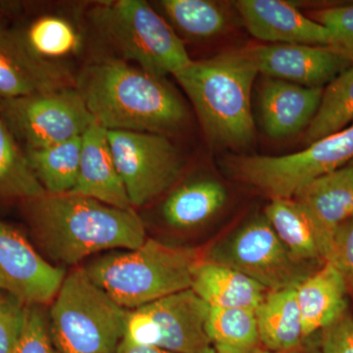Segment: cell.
<instances>
[{
    "mask_svg": "<svg viewBox=\"0 0 353 353\" xmlns=\"http://www.w3.org/2000/svg\"><path fill=\"white\" fill-rule=\"evenodd\" d=\"M82 152V137L48 148L26 150L32 172L48 194H70L75 188Z\"/></svg>",
    "mask_w": 353,
    "mask_h": 353,
    "instance_id": "cell-25",
    "label": "cell"
},
{
    "mask_svg": "<svg viewBox=\"0 0 353 353\" xmlns=\"http://www.w3.org/2000/svg\"><path fill=\"white\" fill-rule=\"evenodd\" d=\"M306 339L317 336L348 309V290L336 265L327 262L296 288Z\"/></svg>",
    "mask_w": 353,
    "mask_h": 353,
    "instance_id": "cell-19",
    "label": "cell"
},
{
    "mask_svg": "<svg viewBox=\"0 0 353 353\" xmlns=\"http://www.w3.org/2000/svg\"><path fill=\"white\" fill-rule=\"evenodd\" d=\"M0 117L26 150L82 137L95 122L75 87L0 99Z\"/></svg>",
    "mask_w": 353,
    "mask_h": 353,
    "instance_id": "cell-9",
    "label": "cell"
},
{
    "mask_svg": "<svg viewBox=\"0 0 353 353\" xmlns=\"http://www.w3.org/2000/svg\"><path fill=\"white\" fill-rule=\"evenodd\" d=\"M201 259L194 248L146 239L137 250L105 255L83 268L121 307L134 310L190 289L192 272Z\"/></svg>",
    "mask_w": 353,
    "mask_h": 353,
    "instance_id": "cell-4",
    "label": "cell"
},
{
    "mask_svg": "<svg viewBox=\"0 0 353 353\" xmlns=\"http://www.w3.org/2000/svg\"><path fill=\"white\" fill-rule=\"evenodd\" d=\"M90 22L125 61L166 78L192 63L183 39L161 13L143 0L95 4Z\"/></svg>",
    "mask_w": 353,
    "mask_h": 353,
    "instance_id": "cell-5",
    "label": "cell"
},
{
    "mask_svg": "<svg viewBox=\"0 0 353 353\" xmlns=\"http://www.w3.org/2000/svg\"><path fill=\"white\" fill-rule=\"evenodd\" d=\"M260 345L270 352L290 353L310 345L303 331L296 289L267 292L255 310Z\"/></svg>",
    "mask_w": 353,
    "mask_h": 353,
    "instance_id": "cell-21",
    "label": "cell"
},
{
    "mask_svg": "<svg viewBox=\"0 0 353 353\" xmlns=\"http://www.w3.org/2000/svg\"><path fill=\"white\" fill-rule=\"evenodd\" d=\"M309 17L328 30V48L353 64V3L323 7Z\"/></svg>",
    "mask_w": 353,
    "mask_h": 353,
    "instance_id": "cell-30",
    "label": "cell"
},
{
    "mask_svg": "<svg viewBox=\"0 0 353 353\" xmlns=\"http://www.w3.org/2000/svg\"><path fill=\"white\" fill-rule=\"evenodd\" d=\"M320 352V347H319V343L318 345H314L313 347L312 343H310V345H307V347H304L303 350H297V352H290V353H318ZM203 353H217L215 352L214 350H213L212 347L208 348L206 352H204ZM252 353H277V352H270V350H266V348L259 347L257 348V350H255L254 352H252Z\"/></svg>",
    "mask_w": 353,
    "mask_h": 353,
    "instance_id": "cell-36",
    "label": "cell"
},
{
    "mask_svg": "<svg viewBox=\"0 0 353 353\" xmlns=\"http://www.w3.org/2000/svg\"><path fill=\"white\" fill-rule=\"evenodd\" d=\"M75 88L95 122L108 131L173 134L189 111L166 79L111 57L95 58L75 78Z\"/></svg>",
    "mask_w": 353,
    "mask_h": 353,
    "instance_id": "cell-1",
    "label": "cell"
},
{
    "mask_svg": "<svg viewBox=\"0 0 353 353\" xmlns=\"http://www.w3.org/2000/svg\"><path fill=\"white\" fill-rule=\"evenodd\" d=\"M227 201L224 185L213 179L183 183L167 197L162 208L164 220L176 229H190L211 219Z\"/></svg>",
    "mask_w": 353,
    "mask_h": 353,
    "instance_id": "cell-23",
    "label": "cell"
},
{
    "mask_svg": "<svg viewBox=\"0 0 353 353\" xmlns=\"http://www.w3.org/2000/svg\"><path fill=\"white\" fill-rule=\"evenodd\" d=\"M25 304L0 290V353H12L25 319Z\"/></svg>",
    "mask_w": 353,
    "mask_h": 353,
    "instance_id": "cell-32",
    "label": "cell"
},
{
    "mask_svg": "<svg viewBox=\"0 0 353 353\" xmlns=\"http://www.w3.org/2000/svg\"><path fill=\"white\" fill-rule=\"evenodd\" d=\"M190 289L209 307L256 310L268 290L231 267L202 259L192 272Z\"/></svg>",
    "mask_w": 353,
    "mask_h": 353,
    "instance_id": "cell-20",
    "label": "cell"
},
{
    "mask_svg": "<svg viewBox=\"0 0 353 353\" xmlns=\"http://www.w3.org/2000/svg\"><path fill=\"white\" fill-rule=\"evenodd\" d=\"M323 90L264 77L259 101L265 132L282 139L305 131L321 103Z\"/></svg>",
    "mask_w": 353,
    "mask_h": 353,
    "instance_id": "cell-16",
    "label": "cell"
},
{
    "mask_svg": "<svg viewBox=\"0 0 353 353\" xmlns=\"http://www.w3.org/2000/svg\"><path fill=\"white\" fill-rule=\"evenodd\" d=\"M46 194L26 153L0 117V199L28 201Z\"/></svg>",
    "mask_w": 353,
    "mask_h": 353,
    "instance_id": "cell-28",
    "label": "cell"
},
{
    "mask_svg": "<svg viewBox=\"0 0 353 353\" xmlns=\"http://www.w3.org/2000/svg\"><path fill=\"white\" fill-rule=\"evenodd\" d=\"M66 277L36 252L17 230L0 222V290L25 305L51 303Z\"/></svg>",
    "mask_w": 353,
    "mask_h": 353,
    "instance_id": "cell-12",
    "label": "cell"
},
{
    "mask_svg": "<svg viewBox=\"0 0 353 353\" xmlns=\"http://www.w3.org/2000/svg\"><path fill=\"white\" fill-rule=\"evenodd\" d=\"M257 75L245 48L192 60L174 77L196 109L209 141L218 148L243 150L255 139L250 99Z\"/></svg>",
    "mask_w": 353,
    "mask_h": 353,
    "instance_id": "cell-3",
    "label": "cell"
},
{
    "mask_svg": "<svg viewBox=\"0 0 353 353\" xmlns=\"http://www.w3.org/2000/svg\"><path fill=\"white\" fill-rule=\"evenodd\" d=\"M75 87L68 67L39 57L24 32L0 22V99Z\"/></svg>",
    "mask_w": 353,
    "mask_h": 353,
    "instance_id": "cell-13",
    "label": "cell"
},
{
    "mask_svg": "<svg viewBox=\"0 0 353 353\" xmlns=\"http://www.w3.org/2000/svg\"><path fill=\"white\" fill-rule=\"evenodd\" d=\"M205 332L217 353H252L260 345L255 310L209 307Z\"/></svg>",
    "mask_w": 353,
    "mask_h": 353,
    "instance_id": "cell-26",
    "label": "cell"
},
{
    "mask_svg": "<svg viewBox=\"0 0 353 353\" xmlns=\"http://www.w3.org/2000/svg\"><path fill=\"white\" fill-rule=\"evenodd\" d=\"M353 160V122L301 152L283 157L241 155L228 160L232 175L271 199H294L309 183Z\"/></svg>",
    "mask_w": 353,
    "mask_h": 353,
    "instance_id": "cell-7",
    "label": "cell"
},
{
    "mask_svg": "<svg viewBox=\"0 0 353 353\" xmlns=\"http://www.w3.org/2000/svg\"><path fill=\"white\" fill-rule=\"evenodd\" d=\"M12 353H59L51 339L50 321L39 305H27L24 325Z\"/></svg>",
    "mask_w": 353,
    "mask_h": 353,
    "instance_id": "cell-31",
    "label": "cell"
},
{
    "mask_svg": "<svg viewBox=\"0 0 353 353\" xmlns=\"http://www.w3.org/2000/svg\"><path fill=\"white\" fill-rule=\"evenodd\" d=\"M245 48L259 74L306 88H324L353 65L328 46L267 43Z\"/></svg>",
    "mask_w": 353,
    "mask_h": 353,
    "instance_id": "cell-14",
    "label": "cell"
},
{
    "mask_svg": "<svg viewBox=\"0 0 353 353\" xmlns=\"http://www.w3.org/2000/svg\"><path fill=\"white\" fill-rule=\"evenodd\" d=\"M129 310L95 284L83 267L65 277L50 312L51 339L59 353H115Z\"/></svg>",
    "mask_w": 353,
    "mask_h": 353,
    "instance_id": "cell-6",
    "label": "cell"
},
{
    "mask_svg": "<svg viewBox=\"0 0 353 353\" xmlns=\"http://www.w3.org/2000/svg\"><path fill=\"white\" fill-rule=\"evenodd\" d=\"M25 38L37 54L51 61L76 52L81 46L74 26L57 16H44L32 22Z\"/></svg>",
    "mask_w": 353,
    "mask_h": 353,
    "instance_id": "cell-29",
    "label": "cell"
},
{
    "mask_svg": "<svg viewBox=\"0 0 353 353\" xmlns=\"http://www.w3.org/2000/svg\"><path fill=\"white\" fill-rule=\"evenodd\" d=\"M70 194L90 197L116 208L132 209L114 162L108 131L97 122L82 136L78 178Z\"/></svg>",
    "mask_w": 353,
    "mask_h": 353,
    "instance_id": "cell-17",
    "label": "cell"
},
{
    "mask_svg": "<svg viewBox=\"0 0 353 353\" xmlns=\"http://www.w3.org/2000/svg\"><path fill=\"white\" fill-rule=\"evenodd\" d=\"M115 353H174L161 350V348L153 347H145V345H134L125 340L121 341Z\"/></svg>",
    "mask_w": 353,
    "mask_h": 353,
    "instance_id": "cell-35",
    "label": "cell"
},
{
    "mask_svg": "<svg viewBox=\"0 0 353 353\" xmlns=\"http://www.w3.org/2000/svg\"><path fill=\"white\" fill-rule=\"evenodd\" d=\"M333 238L336 228L353 218V167L350 164L319 176L294 197Z\"/></svg>",
    "mask_w": 353,
    "mask_h": 353,
    "instance_id": "cell-22",
    "label": "cell"
},
{
    "mask_svg": "<svg viewBox=\"0 0 353 353\" xmlns=\"http://www.w3.org/2000/svg\"><path fill=\"white\" fill-rule=\"evenodd\" d=\"M321 353H353V316L350 309L319 332Z\"/></svg>",
    "mask_w": 353,
    "mask_h": 353,
    "instance_id": "cell-33",
    "label": "cell"
},
{
    "mask_svg": "<svg viewBox=\"0 0 353 353\" xmlns=\"http://www.w3.org/2000/svg\"><path fill=\"white\" fill-rule=\"evenodd\" d=\"M353 122V65L323 90L314 119L304 131L303 143L311 145L340 132Z\"/></svg>",
    "mask_w": 353,
    "mask_h": 353,
    "instance_id": "cell-27",
    "label": "cell"
},
{
    "mask_svg": "<svg viewBox=\"0 0 353 353\" xmlns=\"http://www.w3.org/2000/svg\"><path fill=\"white\" fill-rule=\"evenodd\" d=\"M350 165V166H352L353 167V160H352V161L350 162V163H348Z\"/></svg>",
    "mask_w": 353,
    "mask_h": 353,
    "instance_id": "cell-37",
    "label": "cell"
},
{
    "mask_svg": "<svg viewBox=\"0 0 353 353\" xmlns=\"http://www.w3.org/2000/svg\"><path fill=\"white\" fill-rule=\"evenodd\" d=\"M209 259L245 274L268 292L296 289L323 266L292 254L265 216L246 223L215 248Z\"/></svg>",
    "mask_w": 353,
    "mask_h": 353,
    "instance_id": "cell-8",
    "label": "cell"
},
{
    "mask_svg": "<svg viewBox=\"0 0 353 353\" xmlns=\"http://www.w3.org/2000/svg\"><path fill=\"white\" fill-rule=\"evenodd\" d=\"M264 216L297 259L319 266L333 261V238L296 199H271Z\"/></svg>",
    "mask_w": 353,
    "mask_h": 353,
    "instance_id": "cell-18",
    "label": "cell"
},
{
    "mask_svg": "<svg viewBox=\"0 0 353 353\" xmlns=\"http://www.w3.org/2000/svg\"><path fill=\"white\" fill-rule=\"evenodd\" d=\"M108 141L132 208L154 201L180 178L182 157L167 136L108 131Z\"/></svg>",
    "mask_w": 353,
    "mask_h": 353,
    "instance_id": "cell-11",
    "label": "cell"
},
{
    "mask_svg": "<svg viewBox=\"0 0 353 353\" xmlns=\"http://www.w3.org/2000/svg\"><path fill=\"white\" fill-rule=\"evenodd\" d=\"M353 296V218L336 228L333 236V261Z\"/></svg>",
    "mask_w": 353,
    "mask_h": 353,
    "instance_id": "cell-34",
    "label": "cell"
},
{
    "mask_svg": "<svg viewBox=\"0 0 353 353\" xmlns=\"http://www.w3.org/2000/svg\"><path fill=\"white\" fill-rule=\"evenodd\" d=\"M25 202L39 243L64 264H78L102 250H137L146 241L143 221L132 209L73 194H46Z\"/></svg>",
    "mask_w": 353,
    "mask_h": 353,
    "instance_id": "cell-2",
    "label": "cell"
},
{
    "mask_svg": "<svg viewBox=\"0 0 353 353\" xmlns=\"http://www.w3.org/2000/svg\"><path fill=\"white\" fill-rule=\"evenodd\" d=\"M209 306L192 289L129 310L123 340L174 353H203Z\"/></svg>",
    "mask_w": 353,
    "mask_h": 353,
    "instance_id": "cell-10",
    "label": "cell"
},
{
    "mask_svg": "<svg viewBox=\"0 0 353 353\" xmlns=\"http://www.w3.org/2000/svg\"><path fill=\"white\" fill-rule=\"evenodd\" d=\"M161 15L178 36L201 41L224 34L230 25L225 7L210 0H161Z\"/></svg>",
    "mask_w": 353,
    "mask_h": 353,
    "instance_id": "cell-24",
    "label": "cell"
},
{
    "mask_svg": "<svg viewBox=\"0 0 353 353\" xmlns=\"http://www.w3.org/2000/svg\"><path fill=\"white\" fill-rule=\"evenodd\" d=\"M234 6L248 31L269 43L329 46L328 30L284 0H238Z\"/></svg>",
    "mask_w": 353,
    "mask_h": 353,
    "instance_id": "cell-15",
    "label": "cell"
}]
</instances>
